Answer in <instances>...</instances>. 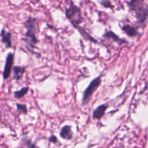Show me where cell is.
<instances>
[{
    "instance_id": "cell-1",
    "label": "cell",
    "mask_w": 148,
    "mask_h": 148,
    "mask_svg": "<svg viewBox=\"0 0 148 148\" xmlns=\"http://www.w3.org/2000/svg\"><path fill=\"white\" fill-rule=\"evenodd\" d=\"M36 21L37 19L35 17H28V18L24 23V26L27 30L22 40L25 43L26 47L30 51H33V49L36 47L37 43H38L36 37Z\"/></svg>"
},
{
    "instance_id": "cell-2",
    "label": "cell",
    "mask_w": 148,
    "mask_h": 148,
    "mask_svg": "<svg viewBox=\"0 0 148 148\" xmlns=\"http://www.w3.org/2000/svg\"><path fill=\"white\" fill-rule=\"evenodd\" d=\"M127 5L130 11L134 12L138 25L144 27L147 21L148 12L147 6L144 0H130L127 2Z\"/></svg>"
},
{
    "instance_id": "cell-3",
    "label": "cell",
    "mask_w": 148,
    "mask_h": 148,
    "mask_svg": "<svg viewBox=\"0 0 148 148\" xmlns=\"http://www.w3.org/2000/svg\"><path fill=\"white\" fill-rule=\"evenodd\" d=\"M65 15L74 27L77 28L80 26L83 21L82 11L80 8L75 5L72 1H70V5L65 10Z\"/></svg>"
},
{
    "instance_id": "cell-4",
    "label": "cell",
    "mask_w": 148,
    "mask_h": 148,
    "mask_svg": "<svg viewBox=\"0 0 148 148\" xmlns=\"http://www.w3.org/2000/svg\"><path fill=\"white\" fill-rule=\"evenodd\" d=\"M101 82H102L101 75H99L98 77H97L96 78H95V79H92V80L91 81L90 83L89 84V85H88V86L87 87L86 89L85 90V91H84L83 92V95H82V105L85 106L88 103V102L90 101V100L91 97L92 96L94 92L98 89L100 85H101Z\"/></svg>"
},
{
    "instance_id": "cell-5",
    "label": "cell",
    "mask_w": 148,
    "mask_h": 148,
    "mask_svg": "<svg viewBox=\"0 0 148 148\" xmlns=\"http://www.w3.org/2000/svg\"><path fill=\"white\" fill-rule=\"evenodd\" d=\"M14 53H9L6 59L5 66H4V72H3V78L4 79H7L11 75L12 70L13 64H14Z\"/></svg>"
},
{
    "instance_id": "cell-6",
    "label": "cell",
    "mask_w": 148,
    "mask_h": 148,
    "mask_svg": "<svg viewBox=\"0 0 148 148\" xmlns=\"http://www.w3.org/2000/svg\"><path fill=\"white\" fill-rule=\"evenodd\" d=\"M0 36L1 38V41L5 45L7 48H12V35L10 31H7L5 29L3 28L0 33Z\"/></svg>"
},
{
    "instance_id": "cell-7",
    "label": "cell",
    "mask_w": 148,
    "mask_h": 148,
    "mask_svg": "<svg viewBox=\"0 0 148 148\" xmlns=\"http://www.w3.org/2000/svg\"><path fill=\"white\" fill-rule=\"evenodd\" d=\"M139 27H134V26L131 25H124L121 27V30L126 33L128 36L131 38H134L137 37V36H140V33L138 30Z\"/></svg>"
},
{
    "instance_id": "cell-8",
    "label": "cell",
    "mask_w": 148,
    "mask_h": 148,
    "mask_svg": "<svg viewBox=\"0 0 148 148\" xmlns=\"http://www.w3.org/2000/svg\"><path fill=\"white\" fill-rule=\"evenodd\" d=\"M103 37L105 38L106 39L113 40V41L119 43V45L123 44V43H128V42H127V40H124V39L123 38H121L118 35H116L114 32L111 31V30L106 32V33L103 35Z\"/></svg>"
},
{
    "instance_id": "cell-9",
    "label": "cell",
    "mask_w": 148,
    "mask_h": 148,
    "mask_svg": "<svg viewBox=\"0 0 148 148\" xmlns=\"http://www.w3.org/2000/svg\"><path fill=\"white\" fill-rule=\"evenodd\" d=\"M108 105L107 103L101 104L99 106L97 107L95 110H94L93 113H92V118L94 119L100 120L104 116L106 111L107 108H108Z\"/></svg>"
},
{
    "instance_id": "cell-10",
    "label": "cell",
    "mask_w": 148,
    "mask_h": 148,
    "mask_svg": "<svg viewBox=\"0 0 148 148\" xmlns=\"http://www.w3.org/2000/svg\"><path fill=\"white\" fill-rule=\"evenodd\" d=\"M13 69V79L18 82L19 80L22 79V77L24 75L26 69L25 66H15L14 67H12Z\"/></svg>"
},
{
    "instance_id": "cell-11",
    "label": "cell",
    "mask_w": 148,
    "mask_h": 148,
    "mask_svg": "<svg viewBox=\"0 0 148 148\" xmlns=\"http://www.w3.org/2000/svg\"><path fill=\"white\" fill-rule=\"evenodd\" d=\"M60 137L66 140H72L73 137V133L72 131V127L69 125H65L61 129Z\"/></svg>"
},
{
    "instance_id": "cell-12",
    "label": "cell",
    "mask_w": 148,
    "mask_h": 148,
    "mask_svg": "<svg viewBox=\"0 0 148 148\" xmlns=\"http://www.w3.org/2000/svg\"><path fill=\"white\" fill-rule=\"evenodd\" d=\"M76 29L79 31V34L82 36V38H83L85 40H89V41L92 42V43H98V40H97L95 38H94L91 35H90L83 27H82V26L80 25L79 26V27H77Z\"/></svg>"
},
{
    "instance_id": "cell-13",
    "label": "cell",
    "mask_w": 148,
    "mask_h": 148,
    "mask_svg": "<svg viewBox=\"0 0 148 148\" xmlns=\"http://www.w3.org/2000/svg\"><path fill=\"white\" fill-rule=\"evenodd\" d=\"M29 90L28 87H24V88H21L20 90L14 92V97L16 99H20V98H23L26 94L27 93Z\"/></svg>"
},
{
    "instance_id": "cell-14",
    "label": "cell",
    "mask_w": 148,
    "mask_h": 148,
    "mask_svg": "<svg viewBox=\"0 0 148 148\" xmlns=\"http://www.w3.org/2000/svg\"><path fill=\"white\" fill-rule=\"evenodd\" d=\"M16 106H17V112L22 114H27V106H26L25 104L16 103Z\"/></svg>"
},
{
    "instance_id": "cell-15",
    "label": "cell",
    "mask_w": 148,
    "mask_h": 148,
    "mask_svg": "<svg viewBox=\"0 0 148 148\" xmlns=\"http://www.w3.org/2000/svg\"><path fill=\"white\" fill-rule=\"evenodd\" d=\"M22 143L27 148H36V145L32 143L30 140H28L27 138H23L22 140Z\"/></svg>"
},
{
    "instance_id": "cell-16",
    "label": "cell",
    "mask_w": 148,
    "mask_h": 148,
    "mask_svg": "<svg viewBox=\"0 0 148 148\" xmlns=\"http://www.w3.org/2000/svg\"><path fill=\"white\" fill-rule=\"evenodd\" d=\"M100 3H101V5L105 7L106 8L113 9V6L109 0H100Z\"/></svg>"
},
{
    "instance_id": "cell-17",
    "label": "cell",
    "mask_w": 148,
    "mask_h": 148,
    "mask_svg": "<svg viewBox=\"0 0 148 148\" xmlns=\"http://www.w3.org/2000/svg\"><path fill=\"white\" fill-rule=\"evenodd\" d=\"M49 142H50V143H56V142H57V138H56V136L51 135L50 137H49Z\"/></svg>"
}]
</instances>
